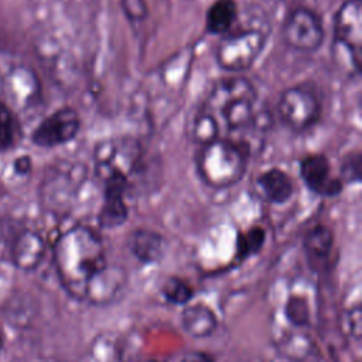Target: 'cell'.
Instances as JSON below:
<instances>
[{
    "label": "cell",
    "mask_w": 362,
    "mask_h": 362,
    "mask_svg": "<svg viewBox=\"0 0 362 362\" xmlns=\"http://www.w3.org/2000/svg\"><path fill=\"white\" fill-rule=\"evenodd\" d=\"M52 256L62 287L76 300H85L89 280L107 263L100 236L85 225L72 226L61 233Z\"/></svg>",
    "instance_id": "cell-1"
},
{
    "label": "cell",
    "mask_w": 362,
    "mask_h": 362,
    "mask_svg": "<svg viewBox=\"0 0 362 362\" xmlns=\"http://www.w3.org/2000/svg\"><path fill=\"white\" fill-rule=\"evenodd\" d=\"M256 102L253 83L243 75L232 74L212 83L201 109L215 117L221 132L242 136L263 126V113L256 112Z\"/></svg>",
    "instance_id": "cell-2"
},
{
    "label": "cell",
    "mask_w": 362,
    "mask_h": 362,
    "mask_svg": "<svg viewBox=\"0 0 362 362\" xmlns=\"http://www.w3.org/2000/svg\"><path fill=\"white\" fill-rule=\"evenodd\" d=\"M250 148L233 139L219 137L199 147L195 167L201 181L214 189H225L238 184L247 168Z\"/></svg>",
    "instance_id": "cell-3"
},
{
    "label": "cell",
    "mask_w": 362,
    "mask_h": 362,
    "mask_svg": "<svg viewBox=\"0 0 362 362\" xmlns=\"http://www.w3.org/2000/svg\"><path fill=\"white\" fill-rule=\"evenodd\" d=\"M332 54L349 75H359L362 62V3L345 0L334 17Z\"/></svg>",
    "instance_id": "cell-4"
},
{
    "label": "cell",
    "mask_w": 362,
    "mask_h": 362,
    "mask_svg": "<svg viewBox=\"0 0 362 362\" xmlns=\"http://www.w3.org/2000/svg\"><path fill=\"white\" fill-rule=\"evenodd\" d=\"M266 41L267 31L260 27H246L226 33L215 48V61L225 72H245L260 57Z\"/></svg>",
    "instance_id": "cell-5"
},
{
    "label": "cell",
    "mask_w": 362,
    "mask_h": 362,
    "mask_svg": "<svg viewBox=\"0 0 362 362\" xmlns=\"http://www.w3.org/2000/svg\"><path fill=\"white\" fill-rule=\"evenodd\" d=\"M141 161V147L133 137H112L99 141L93 150V170L99 180H127Z\"/></svg>",
    "instance_id": "cell-6"
},
{
    "label": "cell",
    "mask_w": 362,
    "mask_h": 362,
    "mask_svg": "<svg viewBox=\"0 0 362 362\" xmlns=\"http://www.w3.org/2000/svg\"><path fill=\"white\" fill-rule=\"evenodd\" d=\"M280 120L293 132H304L313 127L321 116V103L310 86L296 85L286 88L277 102Z\"/></svg>",
    "instance_id": "cell-7"
},
{
    "label": "cell",
    "mask_w": 362,
    "mask_h": 362,
    "mask_svg": "<svg viewBox=\"0 0 362 362\" xmlns=\"http://www.w3.org/2000/svg\"><path fill=\"white\" fill-rule=\"evenodd\" d=\"M281 35L290 48L301 52L320 49L325 40L321 17L308 7H296L288 13L281 27Z\"/></svg>",
    "instance_id": "cell-8"
},
{
    "label": "cell",
    "mask_w": 362,
    "mask_h": 362,
    "mask_svg": "<svg viewBox=\"0 0 362 362\" xmlns=\"http://www.w3.org/2000/svg\"><path fill=\"white\" fill-rule=\"evenodd\" d=\"M68 165L57 167L47 177L42 185V199L51 211H65L71 206L81 185L86 178L83 165L66 163Z\"/></svg>",
    "instance_id": "cell-9"
},
{
    "label": "cell",
    "mask_w": 362,
    "mask_h": 362,
    "mask_svg": "<svg viewBox=\"0 0 362 362\" xmlns=\"http://www.w3.org/2000/svg\"><path fill=\"white\" fill-rule=\"evenodd\" d=\"M81 129V119L74 107L64 106L47 116L33 132V143L40 147H55L69 143Z\"/></svg>",
    "instance_id": "cell-10"
},
{
    "label": "cell",
    "mask_w": 362,
    "mask_h": 362,
    "mask_svg": "<svg viewBox=\"0 0 362 362\" xmlns=\"http://www.w3.org/2000/svg\"><path fill=\"white\" fill-rule=\"evenodd\" d=\"M300 177L305 187L320 197H337L344 188L339 177L332 175L329 160L324 154H308L300 161Z\"/></svg>",
    "instance_id": "cell-11"
},
{
    "label": "cell",
    "mask_w": 362,
    "mask_h": 362,
    "mask_svg": "<svg viewBox=\"0 0 362 362\" xmlns=\"http://www.w3.org/2000/svg\"><path fill=\"white\" fill-rule=\"evenodd\" d=\"M126 281L127 273L124 267L106 263L89 280L85 291V300L98 307L107 305L122 293Z\"/></svg>",
    "instance_id": "cell-12"
},
{
    "label": "cell",
    "mask_w": 362,
    "mask_h": 362,
    "mask_svg": "<svg viewBox=\"0 0 362 362\" xmlns=\"http://www.w3.org/2000/svg\"><path fill=\"white\" fill-rule=\"evenodd\" d=\"M127 180L113 178L105 181L103 204L98 214V223L103 229H113L123 225L129 215L126 204Z\"/></svg>",
    "instance_id": "cell-13"
},
{
    "label": "cell",
    "mask_w": 362,
    "mask_h": 362,
    "mask_svg": "<svg viewBox=\"0 0 362 362\" xmlns=\"http://www.w3.org/2000/svg\"><path fill=\"white\" fill-rule=\"evenodd\" d=\"M45 255V242L38 232L23 230L11 243V263L21 272H33L42 262Z\"/></svg>",
    "instance_id": "cell-14"
},
{
    "label": "cell",
    "mask_w": 362,
    "mask_h": 362,
    "mask_svg": "<svg viewBox=\"0 0 362 362\" xmlns=\"http://www.w3.org/2000/svg\"><path fill=\"white\" fill-rule=\"evenodd\" d=\"M255 184L266 201L277 205L290 201L296 189L293 178L279 167H272L260 173Z\"/></svg>",
    "instance_id": "cell-15"
},
{
    "label": "cell",
    "mask_w": 362,
    "mask_h": 362,
    "mask_svg": "<svg viewBox=\"0 0 362 362\" xmlns=\"http://www.w3.org/2000/svg\"><path fill=\"white\" fill-rule=\"evenodd\" d=\"M127 246L130 253L143 264H156L164 256V238L150 229H136L130 233Z\"/></svg>",
    "instance_id": "cell-16"
},
{
    "label": "cell",
    "mask_w": 362,
    "mask_h": 362,
    "mask_svg": "<svg viewBox=\"0 0 362 362\" xmlns=\"http://www.w3.org/2000/svg\"><path fill=\"white\" fill-rule=\"evenodd\" d=\"M181 324L189 337L208 338L215 332L218 321L209 307L204 304H187L181 313Z\"/></svg>",
    "instance_id": "cell-17"
},
{
    "label": "cell",
    "mask_w": 362,
    "mask_h": 362,
    "mask_svg": "<svg viewBox=\"0 0 362 362\" xmlns=\"http://www.w3.org/2000/svg\"><path fill=\"white\" fill-rule=\"evenodd\" d=\"M239 7L236 0H215L205 14V31L215 35L230 33L238 21Z\"/></svg>",
    "instance_id": "cell-18"
},
{
    "label": "cell",
    "mask_w": 362,
    "mask_h": 362,
    "mask_svg": "<svg viewBox=\"0 0 362 362\" xmlns=\"http://www.w3.org/2000/svg\"><path fill=\"white\" fill-rule=\"evenodd\" d=\"M7 88L16 105H30L40 95V82L35 74L27 68H16L11 71Z\"/></svg>",
    "instance_id": "cell-19"
},
{
    "label": "cell",
    "mask_w": 362,
    "mask_h": 362,
    "mask_svg": "<svg viewBox=\"0 0 362 362\" xmlns=\"http://www.w3.org/2000/svg\"><path fill=\"white\" fill-rule=\"evenodd\" d=\"M188 133L191 140L199 147L222 137L221 127L215 117L201 107H198V110L194 113Z\"/></svg>",
    "instance_id": "cell-20"
},
{
    "label": "cell",
    "mask_w": 362,
    "mask_h": 362,
    "mask_svg": "<svg viewBox=\"0 0 362 362\" xmlns=\"http://www.w3.org/2000/svg\"><path fill=\"white\" fill-rule=\"evenodd\" d=\"M334 246V233L325 225H317L304 239V249L308 255L310 260H321L325 259Z\"/></svg>",
    "instance_id": "cell-21"
},
{
    "label": "cell",
    "mask_w": 362,
    "mask_h": 362,
    "mask_svg": "<svg viewBox=\"0 0 362 362\" xmlns=\"http://www.w3.org/2000/svg\"><path fill=\"white\" fill-rule=\"evenodd\" d=\"M20 133L18 120L14 112L0 100V151L11 148Z\"/></svg>",
    "instance_id": "cell-22"
},
{
    "label": "cell",
    "mask_w": 362,
    "mask_h": 362,
    "mask_svg": "<svg viewBox=\"0 0 362 362\" xmlns=\"http://www.w3.org/2000/svg\"><path fill=\"white\" fill-rule=\"evenodd\" d=\"M164 298L175 305H187L194 297L192 287L181 277H170L161 287Z\"/></svg>",
    "instance_id": "cell-23"
},
{
    "label": "cell",
    "mask_w": 362,
    "mask_h": 362,
    "mask_svg": "<svg viewBox=\"0 0 362 362\" xmlns=\"http://www.w3.org/2000/svg\"><path fill=\"white\" fill-rule=\"evenodd\" d=\"M266 240V232L262 226H252L238 236V253L240 257L257 253Z\"/></svg>",
    "instance_id": "cell-24"
},
{
    "label": "cell",
    "mask_w": 362,
    "mask_h": 362,
    "mask_svg": "<svg viewBox=\"0 0 362 362\" xmlns=\"http://www.w3.org/2000/svg\"><path fill=\"white\" fill-rule=\"evenodd\" d=\"M286 315L293 325L305 327L310 320L307 301L298 296L290 297V300L286 304Z\"/></svg>",
    "instance_id": "cell-25"
},
{
    "label": "cell",
    "mask_w": 362,
    "mask_h": 362,
    "mask_svg": "<svg viewBox=\"0 0 362 362\" xmlns=\"http://www.w3.org/2000/svg\"><path fill=\"white\" fill-rule=\"evenodd\" d=\"M339 178L342 182H359L361 181V154L351 153L342 160L341 165V175Z\"/></svg>",
    "instance_id": "cell-26"
},
{
    "label": "cell",
    "mask_w": 362,
    "mask_h": 362,
    "mask_svg": "<svg viewBox=\"0 0 362 362\" xmlns=\"http://www.w3.org/2000/svg\"><path fill=\"white\" fill-rule=\"evenodd\" d=\"M120 6L130 21H143L148 14L144 0H120Z\"/></svg>",
    "instance_id": "cell-27"
},
{
    "label": "cell",
    "mask_w": 362,
    "mask_h": 362,
    "mask_svg": "<svg viewBox=\"0 0 362 362\" xmlns=\"http://www.w3.org/2000/svg\"><path fill=\"white\" fill-rule=\"evenodd\" d=\"M181 362H215V359L212 358V355H209L206 352L191 351L182 356Z\"/></svg>",
    "instance_id": "cell-28"
},
{
    "label": "cell",
    "mask_w": 362,
    "mask_h": 362,
    "mask_svg": "<svg viewBox=\"0 0 362 362\" xmlns=\"http://www.w3.org/2000/svg\"><path fill=\"white\" fill-rule=\"evenodd\" d=\"M14 168L18 174H28L31 171V158L27 156L18 157L14 161Z\"/></svg>",
    "instance_id": "cell-29"
},
{
    "label": "cell",
    "mask_w": 362,
    "mask_h": 362,
    "mask_svg": "<svg viewBox=\"0 0 362 362\" xmlns=\"http://www.w3.org/2000/svg\"><path fill=\"white\" fill-rule=\"evenodd\" d=\"M3 345H4V338H3V332H1V329H0V352H1V349H3Z\"/></svg>",
    "instance_id": "cell-30"
}]
</instances>
